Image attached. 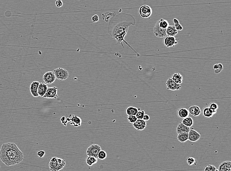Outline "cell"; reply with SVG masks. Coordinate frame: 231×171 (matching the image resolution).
<instances>
[{"mask_svg": "<svg viewBox=\"0 0 231 171\" xmlns=\"http://www.w3.org/2000/svg\"><path fill=\"white\" fill-rule=\"evenodd\" d=\"M116 17L118 21H117L115 19L116 22L114 21L115 22H114V23L112 22V23L114 24V25L112 26L111 32H109V33H111L110 34L116 40L117 43L122 46V47H124L123 43L124 42L134 52L136 53L138 56H139V54H138L137 52L134 50L133 48L130 46V44L126 41L124 39L125 36L127 34L129 27L131 25L136 24V19L131 14L128 13L120 14L116 16Z\"/></svg>", "mask_w": 231, "mask_h": 171, "instance_id": "6da1fadb", "label": "cell"}, {"mask_svg": "<svg viewBox=\"0 0 231 171\" xmlns=\"http://www.w3.org/2000/svg\"><path fill=\"white\" fill-rule=\"evenodd\" d=\"M0 159L7 166H10L21 162L24 159V156L15 144L5 143L1 147Z\"/></svg>", "mask_w": 231, "mask_h": 171, "instance_id": "7a4b0ae2", "label": "cell"}, {"mask_svg": "<svg viewBox=\"0 0 231 171\" xmlns=\"http://www.w3.org/2000/svg\"><path fill=\"white\" fill-rule=\"evenodd\" d=\"M65 165V160L57 157L51 158L49 163V169L51 171H60L64 168Z\"/></svg>", "mask_w": 231, "mask_h": 171, "instance_id": "3957f363", "label": "cell"}, {"mask_svg": "<svg viewBox=\"0 0 231 171\" xmlns=\"http://www.w3.org/2000/svg\"><path fill=\"white\" fill-rule=\"evenodd\" d=\"M54 74L56 79L60 80H67L69 77V73L65 69L62 68H58L54 70Z\"/></svg>", "mask_w": 231, "mask_h": 171, "instance_id": "277c9868", "label": "cell"}, {"mask_svg": "<svg viewBox=\"0 0 231 171\" xmlns=\"http://www.w3.org/2000/svg\"><path fill=\"white\" fill-rule=\"evenodd\" d=\"M139 13L140 17L143 18H148L151 16L152 10L150 6L142 5L139 7Z\"/></svg>", "mask_w": 231, "mask_h": 171, "instance_id": "5b68a950", "label": "cell"}, {"mask_svg": "<svg viewBox=\"0 0 231 171\" xmlns=\"http://www.w3.org/2000/svg\"><path fill=\"white\" fill-rule=\"evenodd\" d=\"M101 150V147L99 145L97 144H92L88 147L87 150V155L98 158V153Z\"/></svg>", "mask_w": 231, "mask_h": 171, "instance_id": "8992f818", "label": "cell"}, {"mask_svg": "<svg viewBox=\"0 0 231 171\" xmlns=\"http://www.w3.org/2000/svg\"><path fill=\"white\" fill-rule=\"evenodd\" d=\"M58 88L57 87H48L46 93L43 97L47 99H56L58 98L57 95Z\"/></svg>", "mask_w": 231, "mask_h": 171, "instance_id": "52a82bcc", "label": "cell"}, {"mask_svg": "<svg viewBox=\"0 0 231 171\" xmlns=\"http://www.w3.org/2000/svg\"><path fill=\"white\" fill-rule=\"evenodd\" d=\"M179 42V40L174 37H172V36H166L163 41L164 46L167 47L174 46L176 44H177Z\"/></svg>", "mask_w": 231, "mask_h": 171, "instance_id": "ba28073f", "label": "cell"}, {"mask_svg": "<svg viewBox=\"0 0 231 171\" xmlns=\"http://www.w3.org/2000/svg\"><path fill=\"white\" fill-rule=\"evenodd\" d=\"M153 33L156 37L159 38H163L167 36L166 29L160 28L159 26L158 21L156 22V24L153 29Z\"/></svg>", "mask_w": 231, "mask_h": 171, "instance_id": "9c48e42d", "label": "cell"}, {"mask_svg": "<svg viewBox=\"0 0 231 171\" xmlns=\"http://www.w3.org/2000/svg\"><path fill=\"white\" fill-rule=\"evenodd\" d=\"M166 87L168 90L176 91L180 90L182 88V86L179 84L175 83L172 78L168 79L166 83Z\"/></svg>", "mask_w": 231, "mask_h": 171, "instance_id": "30bf717a", "label": "cell"}, {"mask_svg": "<svg viewBox=\"0 0 231 171\" xmlns=\"http://www.w3.org/2000/svg\"><path fill=\"white\" fill-rule=\"evenodd\" d=\"M55 80L56 77L53 71H47L43 76V80L47 84L52 83Z\"/></svg>", "mask_w": 231, "mask_h": 171, "instance_id": "8fae6325", "label": "cell"}, {"mask_svg": "<svg viewBox=\"0 0 231 171\" xmlns=\"http://www.w3.org/2000/svg\"><path fill=\"white\" fill-rule=\"evenodd\" d=\"M188 135L189 141L192 142H196L198 141L201 138V135L200 133L193 128L191 129H190L188 133Z\"/></svg>", "mask_w": 231, "mask_h": 171, "instance_id": "7c38bea8", "label": "cell"}, {"mask_svg": "<svg viewBox=\"0 0 231 171\" xmlns=\"http://www.w3.org/2000/svg\"><path fill=\"white\" fill-rule=\"evenodd\" d=\"M133 126L134 128L139 131L144 130L146 127V122L143 119H138L133 123Z\"/></svg>", "mask_w": 231, "mask_h": 171, "instance_id": "4fadbf2b", "label": "cell"}, {"mask_svg": "<svg viewBox=\"0 0 231 171\" xmlns=\"http://www.w3.org/2000/svg\"><path fill=\"white\" fill-rule=\"evenodd\" d=\"M67 122L71 121V125H74L75 127H79L81 126L82 123V120L81 118L78 116H72L71 118H68Z\"/></svg>", "mask_w": 231, "mask_h": 171, "instance_id": "5bb4252c", "label": "cell"}, {"mask_svg": "<svg viewBox=\"0 0 231 171\" xmlns=\"http://www.w3.org/2000/svg\"><path fill=\"white\" fill-rule=\"evenodd\" d=\"M40 82L38 81H33L32 83L30 86V92L33 97H38V86L40 84Z\"/></svg>", "mask_w": 231, "mask_h": 171, "instance_id": "9a60e30c", "label": "cell"}, {"mask_svg": "<svg viewBox=\"0 0 231 171\" xmlns=\"http://www.w3.org/2000/svg\"><path fill=\"white\" fill-rule=\"evenodd\" d=\"M188 111L190 114L194 116H198L201 113V110L200 107L195 105H192L189 107L188 108Z\"/></svg>", "mask_w": 231, "mask_h": 171, "instance_id": "2e32d148", "label": "cell"}, {"mask_svg": "<svg viewBox=\"0 0 231 171\" xmlns=\"http://www.w3.org/2000/svg\"><path fill=\"white\" fill-rule=\"evenodd\" d=\"M218 171H231V162L230 161H225L221 163L219 166Z\"/></svg>", "mask_w": 231, "mask_h": 171, "instance_id": "e0dca14e", "label": "cell"}, {"mask_svg": "<svg viewBox=\"0 0 231 171\" xmlns=\"http://www.w3.org/2000/svg\"><path fill=\"white\" fill-rule=\"evenodd\" d=\"M48 87L47 84H46L45 83H40L38 89V96L43 97L44 95L46 93Z\"/></svg>", "mask_w": 231, "mask_h": 171, "instance_id": "ac0fdd59", "label": "cell"}, {"mask_svg": "<svg viewBox=\"0 0 231 171\" xmlns=\"http://www.w3.org/2000/svg\"><path fill=\"white\" fill-rule=\"evenodd\" d=\"M216 111H213L210 109L208 107H205L203 108V115L206 118H211L214 114H216Z\"/></svg>", "mask_w": 231, "mask_h": 171, "instance_id": "d6986e66", "label": "cell"}, {"mask_svg": "<svg viewBox=\"0 0 231 171\" xmlns=\"http://www.w3.org/2000/svg\"><path fill=\"white\" fill-rule=\"evenodd\" d=\"M190 129V127H187L184 125L181 122L178 124L176 129V131L177 134L183 133H188Z\"/></svg>", "mask_w": 231, "mask_h": 171, "instance_id": "ffe728a7", "label": "cell"}, {"mask_svg": "<svg viewBox=\"0 0 231 171\" xmlns=\"http://www.w3.org/2000/svg\"><path fill=\"white\" fill-rule=\"evenodd\" d=\"M178 31L176 29V27L174 26L169 25L166 29V34L167 36L175 37L177 34Z\"/></svg>", "mask_w": 231, "mask_h": 171, "instance_id": "44dd1931", "label": "cell"}, {"mask_svg": "<svg viewBox=\"0 0 231 171\" xmlns=\"http://www.w3.org/2000/svg\"><path fill=\"white\" fill-rule=\"evenodd\" d=\"M189 114L188 110L186 108H180L177 111L178 116L181 119H184L188 116Z\"/></svg>", "mask_w": 231, "mask_h": 171, "instance_id": "7402d4cb", "label": "cell"}, {"mask_svg": "<svg viewBox=\"0 0 231 171\" xmlns=\"http://www.w3.org/2000/svg\"><path fill=\"white\" fill-rule=\"evenodd\" d=\"M172 80L177 84H182L183 81V77L180 73H175L171 77Z\"/></svg>", "mask_w": 231, "mask_h": 171, "instance_id": "603a6c76", "label": "cell"}, {"mask_svg": "<svg viewBox=\"0 0 231 171\" xmlns=\"http://www.w3.org/2000/svg\"><path fill=\"white\" fill-rule=\"evenodd\" d=\"M177 139L179 142L184 143L188 140V133H183L177 134Z\"/></svg>", "mask_w": 231, "mask_h": 171, "instance_id": "cb8c5ba5", "label": "cell"}, {"mask_svg": "<svg viewBox=\"0 0 231 171\" xmlns=\"http://www.w3.org/2000/svg\"><path fill=\"white\" fill-rule=\"evenodd\" d=\"M97 162H98V158L91 156H88L86 160L87 165L89 166H92L94 164L97 163Z\"/></svg>", "mask_w": 231, "mask_h": 171, "instance_id": "d4e9b609", "label": "cell"}, {"mask_svg": "<svg viewBox=\"0 0 231 171\" xmlns=\"http://www.w3.org/2000/svg\"><path fill=\"white\" fill-rule=\"evenodd\" d=\"M139 110V108H137L136 107H128L126 109V114L128 116H129V115L136 116Z\"/></svg>", "mask_w": 231, "mask_h": 171, "instance_id": "484cf974", "label": "cell"}, {"mask_svg": "<svg viewBox=\"0 0 231 171\" xmlns=\"http://www.w3.org/2000/svg\"><path fill=\"white\" fill-rule=\"evenodd\" d=\"M193 122H193V119H192V117H189V116H187L185 118H184L182 120V123L184 125L186 126L187 127H190V128L193 125Z\"/></svg>", "mask_w": 231, "mask_h": 171, "instance_id": "4316f807", "label": "cell"}, {"mask_svg": "<svg viewBox=\"0 0 231 171\" xmlns=\"http://www.w3.org/2000/svg\"><path fill=\"white\" fill-rule=\"evenodd\" d=\"M158 22L159 26L162 29H166L169 26V22L167 20H165L164 19H160L159 21H158Z\"/></svg>", "mask_w": 231, "mask_h": 171, "instance_id": "83f0119b", "label": "cell"}, {"mask_svg": "<svg viewBox=\"0 0 231 171\" xmlns=\"http://www.w3.org/2000/svg\"><path fill=\"white\" fill-rule=\"evenodd\" d=\"M213 69L214 70V73L216 74H218L222 71L223 69V66L221 63L216 64L213 65Z\"/></svg>", "mask_w": 231, "mask_h": 171, "instance_id": "f1b7e54d", "label": "cell"}, {"mask_svg": "<svg viewBox=\"0 0 231 171\" xmlns=\"http://www.w3.org/2000/svg\"><path fill=\"white\" fill-rule=\"evenodd\" d=\"M173 23H174V26L176 27V29L177 31H182V30L183 27L182 26V25L179 23V22L178 19L176 18H174L173 19Z\"/></svg>", "mask_w": 231, "mask_h": 171, "instance_id": "f546056e", "label": "cell"}, {"mask_svg": "<svg viewBox=\"0 0 231 171\" xmlns=\"http://www.w3.org/2000/svg\"><path fill=\"white\" fill-rule=\"evenodd\" d=\"M197 160L196 159L193 157H190L187 158L186 159V163L188 165L191 166L193 165H197Z\"/></svg>", "mask_w": 231, "mask_h": 171, "instance_id": "4dcf8cb0", "label": "cell"}, {"mask_svg": "<svg viewBox=\"0 0 231 171\" xmlns=\"http://www.w3.org/2000/svg\"><path fill=\"white\" fill-rule=\"evenodd\" d=\"M107 157V153L104 150H101L98 154V158L100 160H104Z\"/></svg>", "mask_w": 231, "mask_h": 171, "instance_id": "1f68e13d", "label": "cell"}, {"mask_svg": "<svg viewBox=\"0 0 231 171\" xmlns=\"http://www.w3.org/2000/svg\"><path fill=\"white\" fill-rule=\"evenodd\" d=\"M128 120L129 121V122L131 123H133L135 122V121H136L138 119L137 118L136 116H133V115H129L127 117Z\"/></svg>", "mask_w": 231, "mask_h": 171, "instance_id": "d6a6232c", "label": "cell"}, {"mask_svg": "<svg viewBox=\"0 0 231 171\" xmlns=\"http://www.w3.org/2000/svg\"><path fill=\"white\" fill-rule=\"evenodd\" d=\"M204 171H217L218 170L216 169V167L212 165H208L206 166L204 168Z\"/></svg>", "mask_w": 231, "mask_h": 171, "instance_id": "836d02e7", "label": "cell"}, {"mask_svg": "<svg viewBox=\"0 0 231 171\" xmlns=\"http://www.w3.org/2000/svg\"><path fill=\"white\" fill-rule=\"evenodd\" d=\"M145 114V111H139L138 113L137 114L136 116L137 119H143V116Z\"/></svg>", "mask_w": 231, "mask_h": 171, "instance_id": "e575fe53", "label": "cell"}, {"mask_svg": "<svg viewBox=\"0 0 231 171\" xmlns=\"http://www.w3.org/2000/svg\"><path fill=\"white\" fill-rule=\"evenodd\" d=\"M208 108L210 109L213 110V111H217V109L218 108V105L217 104H216L215 103H210V105H209Z\"/></svg>", "mask_w": 231, "mask_h": 171, "instance_id": "d590c367", "label": "cell"}, {"mask_svg": "<svg viewBox=\"0 0 231 171\" xmlns=\"http://www.w3.org/2000/svg\"><path fill=\"white\" fill-rule=\"evenodd\" d=\"M37 156H38V157L40 158H42V157H44V156H45L46 153L44 150H38V151L37 153Z\"/></svg>", "mask_w": 231, "mask_h": 171, "instance_id": "8d00e7d4", "label": "cell"}, {"mask_svg": "<svg viewBox=\"0 0 231 171\" xmlns=\"http://www.w3.org/2000/svg\"><path fill=\"white\" fill-rule=\"evenodd\" d=\"M91 20L93 22H97L99 20V17L97 15L95 14V15L93 16L92 17Z\"/></svg>", "mask_w": 231, "mask_h": 171, "instance_id": "74e56055", "label": "cell"}, {"mask_svg": "<svg viewBox=\"0 0 231 171\" xmlns=\"http://www.w3.org/2000/svg\"><path fill=\"white\" fill-rule=\"evenodd\" d=\"M55 6L57 7H62L63 2L62 0H57L55 1Z\"/></svg>", "mask_w": 231, "mask_h": 171, "instance_id": "f35d334b", "label": "cell"}, {"mask_svg": "<svg viewBox=\"0 0 231 171\" xmlns=\"http://www.w3.org/2000/svg\"><path fill=\"white\" fill-rule=\"evenodd\" d=\"M142 119L143 120H145V121H148L150 119V117H149V116L148 114H145L144 116H143Z\"/></svg>", "mask_w": 231, "mask_h": 171, "instance_id": "ab89813d", "label": "cell"}]
</instances>
